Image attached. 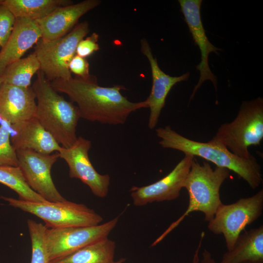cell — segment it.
I'll use <instances>...</instances> for the list:
<instances>
[{
  "label": "cell",
  "mask_w": 263,
  "mask_h": 263,
  "mask_svg": "<svg viewBox=\"0 0 263 263\" xmlns=\"http://www.w3.org/2000/svg\"><path fill=\"white\" fill-rule=\"evenodd\" d=\"M141 51L148 58L151 72L152 87L150 94L145 101L150 110L148 127L153 129L157 124L169 91L177 83L187 81L189 73H186L179 76H171L165 73L160 68L156 58L153 56L150 47L145 38L141 40Z\"/></svg>",
  "instance_id": "5bb4252c"
},
{
  "label": "cell",
  "mask_w": 263,
  "mask_h": 263,
  "mask_svg": "<svg viewBox=\"0 0 263 263\" xmlns=\"http://www.w3.org/2000/svg\"><path fill=\"white\" fill-rule=\"evenodd\" d=\"M32 88L37 99L36 117L61 147L72 146L77 138V107L59 95L41 70Z\"/></svg>",
  "instance_id": "3957f363"
},
{
  "label": "cell",
  "mask_w": 263,
  "mask_h": 263,
  "mask_svg": "<svg viewBox=\"0 0 263 263\" xmlns=\"http://www.w3.org/2000/svg\"><path fill=\"white\" fill-rule=\"evenodd\" d=\"M242 263H263V261H248Z\"/></svg>",
  "instance_id": "1f68e13d"
},
{
  "label": "cell",
  "mask_w": 263,
  "mask_h": 263,
  "mask_svg": "<svg viewBox=\"0 0 263 263\" xmlns=\"http://www.w3.org/2000/svg\"><path fill=\"white\" fill-rule=\"evenodd\" d=\"M27 226L32 246L31 263H49L45 242L47 227L31 219L27 220Z\"/></svg>",
  "instance_id": "cb8c5ba5"
},
{
  "label": "cell",
  "mask_w": 263,
  "mask_h": 263,
  "mask_svg": "<svg viewBox=\"0 0 263 263\" xmlns=\"http://www.w3.org/2000/svg\"><path fill=\"white\" fill-rule=\"evenodd\" d=\"M229 176L228 169L217 166L213 169L208 162L205 161L201 164L194 157L183 186L188 193V207L181 217L171 223L152 244L151 246L160 243L192 212L200 211L204 214L206 221H210L222 204L220 189Z\"/></svg>",
  "instance_id": "277c9868"
},
{
  "label": "cell",
  "mask_w": 263,
  "mask_h": 263,
  "mask_svg": "<svg viewBox=\"0 0 263 263\" xmlns=\"http://www.w3.org/2000/svg\"><path fill=\"white\" fill-rule=\"evenodd\" d=\"M98 38L99 36L97 33H93L90 36L82 39L77 46L76 55L86 58L98 50Z\"/></svg>",
  "instance_id": "4316f807"
},
{
  "label": "cell",
  "mask_w": 263,
  "mask_h": 263,
  "mask_svg": "<svg viewBox=\"0 0 263 263\" xmlns=\"http://www.w3.org/2000/svg\"><path fill=\"white\" fill-rule=\"evenodd\" d=\"M178 2L193 41L199 47L201 56V60L196 67L200 72V77L190 96L191 100L197 90L206 80L211 81L216 91L217 79L210 69L208 58L211 53L214 52L218 55V51L222 50L213 45L206 35L201 18L200 9L202 0H179Z\"/></svg>",
  "instance_id": "4fadbf2b"
},
{
  "label": "cell",
  "mask_w": 263,
  "mask_h": 263,
  "mask_svg": "<svg viewBox=\"0 0 263 263\" xmlns=\"http://www.w3.org/2000/svg\"><path fill=\"white\" fill-rule=\"evenodd\" d=\"M41 37L35 20L16 18L12 33L0 51V77L10 64L20 59Z\"/></svg>",
  "instance_id": "e0dca14e"
},
{
  "label": "cell",
  "mask_w": 263,
  "mask_h": 263,
  "mask_svg": "<svg viewBox=\"0 0 263 263\" xmlns=\"http://www.w3.org/2000/svg\"><path fill=\"white\" fill-rule=\"evenodd\" d=\"M50 82L56 92L66 94L77 104L80 118L90 121L124 124L132 112L148 108L145 100L132 102L123 96L121 93L125 89L123 86H99L94 75L86 78L57 79Z\"/></svg>",
  "instance_id": "6da1fadb"
},
{
  "label": "cell",
  "mask_w": 263,
  "mask_h": 263,
  "mask_svg": "<svg viewBox=\"0 0 263 263\" xmlns=\"http://www.w3.org/2000/svg\"><path fill=\"white\" fill-rule=\"evenodd\" d=\"M10 126L2 121L0 125V166L18 167L16 151L11 142Z\"/></svg>",
  "instance_id": "d4e9b609"
},
{
  "label": "cell",
  "mask_w": 263,
  "mask_h": 263,
  "mask_svg": "<svg viewBox=\"0 0 263 263\" xmlns=\"http://www.w3.org/2000/svg\"><path fill=\"white\" fill-rule=\"evenodd\" d=\"M263 261V226L241 234L234 247L223 255L220 263Z\"/></svg>",
  "instance_id": "d6986e66"
},
{
  "label": "cell",
  "mask_w": 263,
  "mask_h": 263,
  "mask_svg": "<svg viewBox=\"0 0 263 263\" xmlns=\"http://www.w3.org/2000/svg\"><path fill=\"white\" fill-rule=\"evenodd\" d=\"M40 64L34 52L14 62L5 70L1 77L3 83L28 88L33 76L40 70Z\"/></svg>",
  "instance_id": "7402d4cb"
},
{
  "label": "cell",
  "mask_w": 263,
  "mask_h": 263,
  "mask_svg": "<svg viewBox=\"0 0 263 263\" xmlns=\"http://www.w3.org/2000/svg\"><path fill=\"white\" fill-rule=\"evenodd\" d=\"M100 3L99 0H85L61 6L45 17L35 20L41 33L40 39L47 41L65 36L76 25L82 16Z\"/></svg>",
  "instance_id": "9a60e30c"
},
{
  "label": "cell",
  "mask_w": 263,
  "mask_h": 263,
  "mask_svg": "<svg viewBox=\"0 0 263 263\" xmlns=\"http://www.w3.org/2000/svg\"><path fill=\"white\" fill-rule=\"evenodd\" d=\"M204 237H205V232L203 231L201 233V237H200L201 238H200L199 242L198 243L197 247L194 252L193 258H192V263H199V262L200 258H199V254L200 253V248L202 246V244L203 239L204 238Z\"/></svg>",
  "instance_id": "f546056e"
},
{
  "label": "cell",
  "mask_w": 263,
  "mask_h": 263,
  "mask_svg": "<svg viewBox=\"0 0 263 263\" xmlns=\"http://www.w3.org/2000/svg\"><path fill=\"white\" fill-rule=\"evenodd\" d=\"M36 94L32 87L4 83L0 85V119L10 126L36 116Z\"/></svg>",
  "instance_id": "2e32d148"
},
{
  "label": "cell",
  "mask_w": 263,
  "mask_h": 263,
  "mask_svg": "<svg viewBox=\"0 0 263 263\" xmlns=\"http://www.w3.org/2000/svg\"><path fill=\"white\" fill-rule=\"evenodd\" d=\"M235 155L248 159L250 146L259 145L263 139V99L244 101L237 115L219 127L213 137Z\"/></svg>",
  "instance_id": "5b68a950"
},
{
  "label": "cell",
  "mask_w": 263,
  "mask_h": 263,
  "mask_svg": "<svg viewBox=\"0 0 263 263\" xmlns=\"http://www.w3.org/2000/svg\"><path fill=\"white\" fill-rule=\"evenodd\" d=\"M19 165L30 187L47 201L66 200L58 192L52 180L51 170L59 158L57 152L43 154L29 150H16Z\"/></svg>",
  "instance_id": "30bf717a"
},
{
  "label": "cell",
  "mask_w": 263,
  "mask_h": 263,
  "mask_svg": "<svg viewBox=\"0 0 263 263\" xmlns=\"http://www.w3.org/2000/svg\"><path fill=\"white\" fill-rule=\"evenodd\" d=\"M263 210V190L251 197L240 198L235 203L222 204L208 228L214 234L224 235L227 250L232 249L236 241L245 227L257 220Z\"/></svg>",
  "instance_id": "ba28073f"
},
{
  "label": "cell",
  "mask_w": 263,
  "mask_h": 263,
  "mask_svg": "<svg viewBox=\"0 0 263 263\" xmlns=\"http://www.w3.org/2000/svg\"><path fill=\"white\" fill-rule=\"evenodd\" d=\"M125 261V259L121 258L117 261H114L112 263H123Z\"/></svg>",
  "instance_id": "4dcf8cb0"
},
{
  "label": "cell",
  "mask_w": 263,
  "mask_h": 263,
  "mask_svg": "<svg viewBox=\"0 0 263 263\" xmlns=\"http://www.w3.org/2000/svg\"><path fill=\"white\" fill-rule=\"evenodd\" d=\"M118 219L116 217L103 224L91 226L47 228L45 242L50 262L108 237Z\"/></svg>",
  "instance_id": "9c48e42d"
},
{
  "label": "cell",
  "mask_w": 263,
  "mask_h": 263,
  "mask_svg": "<svg viewBox=\"0 0 263 263\" xmlns=\"http://www.w3.org/2000/svg\"><path fill=\"white\" fill-rule=\"evenodd\" d=\"M16 18L36 20L43 18L58 7L73 4L69 0H0Z\"/></svg>",
  "instance_id": "ffe728a7"
},
{
  "label": "cell",
  "mask_w": 263,
  "mask_h": 263,
  "mask_svg": "<svg viewBox=\"0 0 263 263\" xmlns=\"http://www.w3.org/2000/svg\"><path fill=\"white\" fill-rule=\"evenodd\" d=\"M89 32L87 21L76 24L65 36L47 41L40 39L36 44L34 53L41 70L49 81L68 80L72 76L69 65L76 55L78 43Z\"/></svg>",
  "instance_id": "52a82bcc"
},
{
  "label": "cell",
  "mask_w": 263,
  "mask_h": 263,
  "mask_svg": "<svg viewBox=\"0 0 263 263\" xmlns=\"http://www.w3.org/2000/svg\"><path fill=\"white\" fill-rule=\"evenodd\" d=\"M69 69L71 72L76 76L86 78L91 75L89 74V64L85 58L75 55L71 60Z\"/></svg>",
  "instance_id": "83f0119b"
},
{
  "label": "cell",
  "mask_w": 263,
  "mask_h": 263,
  "mask_svg": "<svg viewBox=\"0 0 263 263\" xmlns=\"http://www.w3.org/2000/svg\"><path fill=\"white\" fill-rule=\"evenodd\" d=\"M12 207L34 215L51 228L98 225L102 217L84 204L68 200L62 202H33L1 196Z\"/></svg>",
  "instance_id": "8992f818"
},
{
  "label": "cell",
  "mask_w": 263,
  "mask_h": 263,
  "mask_svg": "<svg viewBox=\"0 0 263 263\" xmlns=\"http://www.w3.org/2000/svg\"></svg>",
  "instance_id": "836d02e7"
},
{
  "label": "cell",
  "mask_w": 263,
  "mask_h": 263,
  "mask_svg": "<svg viewBox=\"0 0 263 263\" xmlns=\"http://www.w3.org/2000/svg\"><path fill=\"white\" fill-rule=\"evenodd\" d=\"M0 183L14 190L19 199L33 202L47 201L30 188L19 167L0 166Z\"/></svg>",
  "instance_id": "603a6c76"
},
{
  "label": "cell",
  "mask_w": 263,
  "mask_h": 263,
  "mask_svg": "<svg viewBox=\"0 0 263 263\" xmlns=\"http://www.w3.org/2000/svg\"><path fill=\"white\" fill-rule=\"evenodd\" d=\"M16 18L5 6L0 4V46L2 47L13 30Z\"/></svg>",
  "instance_id": "484cf974"
},
{
  "label": "cell",
  "mask_w": 263,
  "mask_h": 263,
  "mask_svg": "<svg viewBox=\"0 0 263 263\" xmlns=\"http://www.w3.org/2000/svg\"><path fill=\"white\" fill-rule=\"evenodd\" d=\"M115 243L108 237L49 263H112Z\"/></svg>",
  "instance_id": "44dd1931"
},
{
  "label": "cell",
  "mask_w": 263,
  "mask_h": 263,
  "mask_svg": "<svg viewBox=\"0 0 263 263\" xmlns=\"http://www.w3.org/2000/svg\"><path fill=\"white\" fill-rule=\"evenodd\" d=\"M15 150H29L43 154L58 152L61 146L35 117L10 126Z\"/></svg>",
  "instance_id": "ac0fdd59"
},
{
  "label": "cell",
  "mask_w": 263,
  "mask_h": 263,
  "mask_svg": "<svg viewBox=\"0 0 263 263\" xmlns=\"http://www.w3.org/2000/svg\"><path fill=\"white\" fill-rule=\"evenodd\" d=\"M194 157L185 155L168 174L158 181L145 186L132 187L130 191L134 205L141 207L178 198Z\"/></svg>",
  "instance_id": "7c38bea8"
},
{
  "label": "cell",
  "mask_w": 263,
  "mask_h": 263,
  "mask_svg": "<svg viewBox=\"0 0 263 263\" xmlns=\"http://www.w3.org/2000/svg\"><path fill=\"white\" fill-rule=\"evenodd\" d=\"M199 263H217L215 260L212 258L211 253L204 249L202 253V259L199 261Z\"/></svg>",
  "instance_id": "f1b7e54d"
},
{
  "label": "cell",
  "mask_w": 263,
  "mask_h": 263,
  "mask_svg": "<svg viewBox=\"0 0 263 263\" xmlns=\"http://www.w3.org/2000/svg\"><path fill=\"white\" fill-rule=\"evenodd\" d=\"M155 132L161 139L159 144L162 148L178 150L185 155L200 157L217 167L231 170L252 189L257 188L263 182L261 167L253 155L248 159L242 158L213 138L207 142L194 141L177 133L169 126L157 128Z\"/></svg>",
  "instance_id": "7a4b0ae2"
},
{
  "label": "cell",
  "mask_w": 263,
  "mask_h": 263,
  "mask_svg": "<svg viewBox=\"0 0 263 263\" xmlns=\"http://www.w3.org/2000/svg\"><path fill=\"white\" fill-rule=\"evenodd\" d=\"M2 83H3V79H2V77L1 76V77H0V85Z\"/></svg>",
  "instance_id": "d6a6232c"
},
{
  "label": "cell",
  "mask_w": 263,
  "mask_h": 263,
  "mask_svg": "<svg viewBox=\"0 0 263 263\" xmlns=\"http://www.w3.org/2000/svg\"><path fill=\"white\" fill-rule=\"evenodd\" d=\"M91 146L89 140L79 136L72 146L61 147L57 152L68 164L71 178L79 179L95 196L104 198L109 192L110 177L107 174L99 173L92 164L88 154Z\"/></svg>",
  "instance_id": "8fae6325"
}]
</instances>
